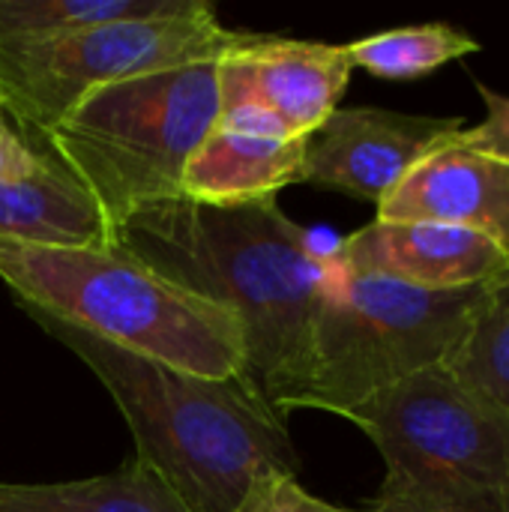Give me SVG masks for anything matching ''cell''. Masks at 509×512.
I'll return each instance as SVG.
<instances>
[{"label": "cell", "instance_id": "obj_2", "mask_svg": "<svg viewBox=\"0 0 509 512\" xmlns=\"http://www.w3.org/2000/svg\"><path fill=\"white\" fill-rule=\"evenodd\" d=\"M111 393L144 462L189 512H240L267 474L300 471L288 420L243 378L213 381L138 357L18 303Z\"/></svg>", "mask_w": 509, "mask_h": 512}, {"label": "cell", "instance_id": "obj_1", "mask_svg": "<svg viewBox=\"0 0 509 512\" xmlns=\"http://www.w3.org/2000/svg\"><path fill=\"white\" fill-rule=\"evenodd\" d=\"M111 240L141 264L237 318L246 372L288 420L312 360V327L333 258L276 198L204 204L186 195L132 210Z\"/></svg>", "mask_w": 509, "mask_h": 512}, {"label": "cell", "instance_id": "obj_14", "mask_svg": "<svg viewBox=\"0 0 509 512\" xmlns=\"http://www.w3.org/2000/svg\"><path fill=\"white\" fill-rule=\"evenodd\" d=\"M0 512H189L144 462L75 483H0Z\"/></svg>", "mask_w": 509, "mask_h": 512}, {"label": "cell", "instance_id": "obj_19", "mask_svg": "<svg viewBox=\"0 0 509 512\" xmlns=\"http://www.w3.org/2000/svg\"><path fill=\"white\" fill-rule=\"evenodd\" d=\"M483 102H486V120L477 123V126H465L453 144L456 147H465V150H474V153H483L489 159H498L509 165V96L504 93H495L492 87L486 84H477Z\"/></svg>", "mask_w": 509, "mask_h": 512}, {"label": "cell", "instance_id": "obj_15", "mask_svg": "<svg viewBox=\"0 0 509 512\" xmlns=\"http://www.w3.org/2000/svg\"><path fill=\"white\" fill-rule=\"evenodd\" d=\"M216 12L204 0H0V39L51 36L117 21L198 18Z\"/></svg>", "mask_w": 509, "mask_h": 512}, {"label": "cell", "instance_id": "obj_13", "mask_svg": "<svg viewBox=\"0 0 509 512\" xmlns=\"http://www.w3.org/2000/svg\"><path fill=\"white\" fill-rule=\"evenodd\" d=\"M0 243L102 246L111 228L93 198L57 165L30 180H0Z\"/></svg>", "mask_w": 509, "mask_h": 512}, {"label": "cell", "instance_id": "obj_16", "mask_svg": "<svg viewBox=\"0 0 509 512\" xmlns=\"http://www.w3.org/2000/svg\"><path fill=\"white\" fill-rule=\"evenodd\" d=\"M444 369L471 393L509 411V270L486 285Z\"/></svg>", "mask_w": 509, "mask_h": 512}, {"label": "cell", "instance_id": "obj_10", "mask_svg": "<svg viewBox=\"0 0 509 512\" xmlns=\"http://www.w3.org/2000/svg\"><path fill=\"white\" fill-rule=\"evenodd\" d=\"M330 255L351 273L381 276L423 291L480 288L509 270V252L495 240L429 222L375 219L330 246Z\"/></svg>", "mask_w": 509, "mask_h": 512}, {"label": "cell", "instance_id": "obj_6", "mask_svg": "<svg viewBox=\"0 0 509 512\" xmlns=\"http://www.w3.org/2000/svg\"><path fill=\"white\" fill-rule=\"evenodd\" d=\"M387 465L381 489L471 512H509V411L429 366L342 414Z\"/></svg>", "mask_w": 509, "mask_h": 512}, {"label": "cell", "instance_id": "obj_17", "mask_svg": "<svg viewBox=\"0 0 509 512\" xmlns=\"http://www.w3.org/2000/svg\"><path fill=\"white\" fill-rule=\"evenodd\" d=\"M474 51H480V42L468 36L465 30L444 24V21L384 30V33H375L348 45L354 69L360 66L369 75L387 78V81L423 78L441 69L444 63L459 60Z\"/></svg>", "mask_w": 509, "mask_h": 512}, {"label": "cell", "instance_id": "obj_20", "mask_svg": "<svg viewBox=\"0 0 509 512\" xmlns=\"http://www.w3.org/2000/svg\"><path fill=\"white\" fill-rule=\"evenodd\" d=\"M51 168V159L33 150L0 111V180H30Z\"/></svg>", "mask_w": 509, "mask_h": 512}, {"label": "cell", "instance_id": "obj_18", "mask_svg": "<svg viewBox=\"0 0 509 512\" xmlns=\"http://www.w3.org/2000/svg\"><path fill=\"white\" fill-rule=\"evenodd\" d=\"M240 512H372V510H348L330 501H321L315 495H309L294 474H267L261 477Z\"/></svg>", "mask_w": 509, "mask_h": 512}, {"label": "cell", "instance_id": "obj_3", "mask_svg": "<svg viewBox=\"0 0 509 512\" xmlns=\"http://www.w3.org/2000/svg\"><path fill=\"white\" fill-rule=\"evenodd\" d=\"M0 279L18 303L138 357L213 381L249 378L237 318L141 264L114 240L102 246L0 243Z\"/></svg>", "mask_w": 509, "mask_h": 512}, {"label": "cell", "instance_id": "obj_4", "mask_svg": "<svg viewBox=\"0 0 509 512\" xmlns=\"http://www.w3.org/2000/svg\"><path fill=\"white\" fill-rule=\"evenodd\" d=\"M219 57L105 84L45 138L111 231L132 210L183 195V171L219 120Z\"/></svg>", "mask_w": 509, "mask_h": 512}, {"label": "cell", "instance_id": "obj_8", "mask_svg": "<svg viewBox=\"0 0 509 512\" xmlns=\"http://www.w3.org/2000/svg\"><path fill=\"white\" fill-rule=\"evenodd\" d=\"M354 72L348 45L246 36L219 57V129L306 141L339 108Z\"/></svg>", "mask_w": 509, "mask_h": 512}, {"label": "cell", "instance_id": "obj_11", "mask_svg": "<svg viewBox=\"0 0 509 512\" xmlns=\"http://www.w3.org/2000/svg\"><path fill=\"white\" fill-rule=\"evenodd\" d=\"M378 219L465 228L509 252V165L450 141L378 204Z\"/></svg>", "mask_w": 509, "mask_h": 512}, {"label": "cell", "instance_id": "obj_12", "mask_svg": "<svg viewBox=\"0 0 509 512\" xmlns=\"http://www.w3.org/2000/svg\"><path fill=\"white\" fill-rule=\"evenodd\" d=\"M306 141H276L213 126L183 171V195L204 204H246L276 198L300 183Z\"/></svg>", "mask_w": 509, "mask_h": 512}, {"label": "cell", "instance_id": "obj_21", "mask_svg": "<svg viewBox=\"0 0 509 512\" xmlns=\"http://www.w3.org/2000/svg\"><path fill=\"white\" fill-rule=\"evenodd\" d=\"M372 512H471L462 510V507H444V504H432V501H423V498H411V495H402V492H390V489H381L378 498H375V507Z\"/></svg>", "mask_w": 509, "mask_h": 512}, {"label": "cell", "instance_id": "obj_5", "mask_svg": "<svg viewBox=\"0 0 509 512\" xmlns=\"http://www.w3.org/2000/svg\"><path fill=\"white\" fill-rule=\"evenodd\" d=\"M486 285L423 291L351 273L333 261L312 327L309 378L294 411L342 417L378 390L444 363L459 345Z\"/></svg>", "mask_w": 509, "mask_h": 512}, {"label": "cell", "instance_id": "obj_7", "mask_svg": "<svg viewBox=\"0 0 509 512\" xmlns=\"http://www.w3.org/2000/svg\"><path fill=\"white\" fill-rule=\"evenodd\" d=\"M246 36L222 27L210 12L0 39V111L18 123V135L36 150L93 90L225 54Z\"/></svg>", "mask_w": 509, "mask_h": 512}, {"label": "cell", "instance_id": "obj_9", "mask_svg": "<svg viewBox=\"0 0 509 512\" xmlns=\"http://www.w3.org/2000/svg\"><path fill=\"white\" fill-rule=\"evenodd\" d=\"M465 129V117H414L387 108H336L306 138L300 183L339 189L375 207L432 153Z\"/></svg>", "mask_w": 509, "mask_h": 512}]
</instances>
